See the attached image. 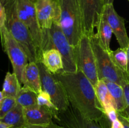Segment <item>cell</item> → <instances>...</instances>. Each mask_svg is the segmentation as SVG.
Instances as JSON below:
<instances>
[{"label":"cell","instance_id":"obj_31","mask_svg":"<svg viewBox=\"0 0 129 128\" xmlns=\"http://www.w3.org/2000/svg\"><path fill=\"white\" fill-rule=\"evenodd\" d=\"M127 58H128V65H127V74L129 75V44L127 48Z\"/></svg>","mask_w":129,"mask_h":128},{"label":"cell","instance_id":"obj_10","mask_svg":"<svg viewBox=\"0 0 129 128\" xmlns=\"http://www.w3.org/2000/svg\"><path fill=\"white\" fill-rule=\"evenodd\" d=\"M34 4L40 27L44 31H49L54 23H60L59 0H36Z\"/></svg>","mask_w":129,"mask_h":128},{"label":"cell","instance_id":"obj_13","mask_svg":"<svg viewBox=\"0 0 129 128\" xmlns=\"http://www.w3.org/2000/svg\"><path fill=\"white\" fill-rule=\"evenodd\" d=\"M26 125H44L52 122V114L45 107L35 105L23 108Z\"/></svg>","mask_w":129,"mask_h":128},{"label":"cell","instance_id":"obj_20","mask_svg":"<svg viewBox=\"0 0 129 128\" xmlns=\"http://www.w3.org/2000/svg\"><path fill=\"white\" fill-rule=\"evenodd\" d=\"M95 92L98 100L103 110L110 107H113L116 109L115 104L111 96L108 87L103 80H99L95 86Z\"/></svg>","mask_w":129,"mask_h":128},{"label":"cell","instance_id":"obj_16","mask_svg":"<svg viewBox=\"0 0 129 128\" xmlns=\"http://www.w3.org/2000/svg\"><path fill=\"white\" fill-rule=\"evenodd\" d=\"M96 30L97 33L96 35L99 39L101 45L107 51H110L112 50L110 49V45L113 31L103 11H102L100 21L96 27Z\"/></svg>","mask_w":129,"mask_h":128},{"label":"cell","instance_id":"obj_5","mask_svg":"<svg viewBox=\"0 0 129 128\" xmlns=\"http://www.w3.org/2000/svg\"><path fill=\"white\" fill-rule=\"evenodd\" d=\"M1 45L6 53L15 74L21 85L25 83V72L29 61L21 46L8 30L6 26L0 30Z\"/></svg>","mask_w":129,"mask_h":128},{"label":"cell","instance_id":"obj_36","mask_svg":"<svg viewBox=\"0 0 129 128\" xmlns=\"http://www.w3.org/2000/svg\"><path fill=\"white\" fill-rule=\"evenodd\" d=\"M128 1H129V0H128Z\"/></svg>","mask_w":129,"mask_h":128},{"label":"cell","instance_id":"obj_14","mask_svg":"<svg viewBox=\"0 0 129 128\" xmlns=\"http://www.w3.org/2000/svg\"><path fill=\"white\" fill-rule=\"evenodd\" d=\"M40 62L48 71L54 75L64 72L62 58L57 49L51 48L43 51Z\"/></svg>","mask_w":129,"mask_h":128},{"label":"cell","instance_id":"obj_32","mask_svg":"<svg viewBox=\"0 0 129 128\" xmlns=\"http://www.w3.org/2000/svg\"><path fill=\"white\" fill-rule=\"evenodd\" d=\"M0 128H10V127L5 123L0 121Z\"/></svg>","mask_w":129,"mask_h":128},{"label":"cell","instance_id":"obj_19","mask_svg":"<svg viewBox=\"0 0 129 128\" xmlns=\"http://www.w3.org/2000/svg\"><path fill=\"white\" fill-rule=\"evenodd\" d=\"M21 87V84L16 74L8 72L3 85L2 92L4 97L16 98Z\"/></svg>","mask_w":129,"mask_h":128},{"label":"cell","instance_id":"obj_3","mask_svg":"<svg viewBox=\"0 0 129 128\" xmlns=\"http://www.w3.org/2000/svg\"><path fill=\"white\" fill-rule=\"evenodd\" d=\"M60 26L71 45L76 48L84 35L83 17L78 0H59Z\"/></svg>","mask_w":129,"mask_h":128},{"label":"cell","instance_id":"obj_34","mask_svg":"<svg viewBox=\"0 0 129 128\" xmlns=\"http://www.w3.org/2000/svg\"><path fill=\"white\" fill-rule=\"evenodd\" d=\"M125 117V116H124ZM125 117L126 118V119H127V120H128V123H129V117Z\"/></svg>","mask_w":129,"mask_h":128},{"label":"cell","instance_id":"obj_29","mask_svg":"<svg viewBox=\"0 0 129 128\" xmlns=\"http://www.w3.org/2000/svg\"><path fill=\"white\" fill-rule=\"evenodd\" d=\"M118 118H119L120 120L122 122L123 124V126H124V128H129V123L128 122V120H127L125 117L123 115H121L118 112Z\"/></svg>","mask_w":129,"mask_h":128},{"label":"cell","instance_id":"obj_6","mask_svg":"<svg viewBox=\"0 0 129 128\" xmlns=\"http://www.w3.org/2000/svg\"><path fill=\"white\" fill-rule=\"evenodd\" d=\"M54 48L60 52L62 58L64 72L75 73L78 71L77 65V48L71 45L60 26V23H54L49 30Z\"/></svg>","mask_w":129,"mask_h":128},{"label":"cell","instance_id":"obj_15","mask_svg":"<svg viewBox=\"0 0 129 128\" xmlns=\"http://www.w3.org/2000/svg\"><path fill=\"white\" fill-rule=\"evenodd\" d=\"M25 79L23 86L30 88L37 94L42 90L40 70L37 63L28 62L25 69Z\"/></svg>","mask_w":129,"mask_h":128},{"label":"cell","instance_id":"obj_11","mask_svg":"<svg viewBox=\"0 0 129 128\" xmlns=\"http://www.w3.org/2000/svg\"><path fill=\"white\" fill-rule=\"evenodd\" d=\"M83 17L84 34L91 37L94 34L103 9L102 0H78Z\"/></svg>","mask_w":129,"mask_h":128},{"label":"cell","instance_id":"obj_22","mask_svg":"<svg viewBox=\"0 0 129 128\" xmlns=\"http://www.w3.org/2000/svg\"><path fill=\"white\" fill-rule=\"evenodd\" d=\"M37 103L39 105L45 107L48 110H50L51 114H52L53 118H54L55 119H56L59 110L55 106L52 100L51 97L47 92L42 90L41 91L38 93Z\"/></svg>","mask_w":129,"mask_h":128},{"label":"cell","instance_id":"obj_30","mask_svg":"<svg viewBox=\"0 0 129 128\" xmlns=\"http://www.w3.org/2000/svg\"><path fill=\"white\" fill-rule=\"evenodd\" d=\"M114 0H102L103 5H108V4H113Z\"/></svg>","mask_w":129,"mask_h":128},{"label":"cell","instance_id":"obj_28","mask_svg":"<svg viewBox=\"0 0 129 128\" xmlns=\"http://www.w3.org/2000/svg\"><path fill=\"white\" fill-rule=\"evenodd\" d=\"M110 128H124V126L122 122L118 117V119L110 123Z\"/></svg>","mask_w":129,"mask_h":128},{"label":"cell","instance_id":"obj_7","mask_svg":"<svg viewBox=\"0 0 129 128\" xmlns=\"http://www.w3.org/2000/svg\"><path fill=\"white\" fill-rule=\"evenodd\" d=\"M76 48L78 71L83 72L95 87L99 81V78L90 38L84 34L81 38Z\"/></svg>","mask_w":129,"mask_h":128},{"label":"cell","instance_id":"obj_35","mask_svg":"<svg viewBox=\"0 0 129 128\" xmlns=\"http://www.w3.org/2000/svg\"><path fill=\"white\" fill-rule=\"evenodd\" d=\"M30 1H31V2H33V3H35V1H36V0H30Z\"/></svg>","mask_w":129,"mask_h":128},{"label":"cell","instance_id":"obj_25","mask_svg":"<svg viewBox=\"0 0 129 128\" xmlns=\"http://www.w3.org/2000/svg\"><path fill=\"white\" fill-rule=\"evenodd\" d=\"M123 90H124L127 107H126L125 109V110L123 112L119 113V114L123 115V116L126 117H129V82H126L123 85Z\"/></svg>","mask_w":129,"mask_h":128},{"label":"cell","instance_id":"obj_8","mask_svg":"<svg viewBox=\"0 0 129 128\" xmlns=\"http://www.w3.org/2000/svg\"><path fill=\"white\" fill-rule=\"evenodd\" d=\"M40 70L42 90L49 94L59 111L66 110L70 105L62 84L54 74L48 71L41 62H37Z\"/></svg>","mask_w":129,"mask_h":128},{"label":"cell","instance_id":"obj_26","mask_svg":"<svg viewBox=\"0 0 129 128\" xmlns=\"http://www.w3.org/2000/svg\"><path fill=\"white\" fill-rule=\"evenodd\" d=\"M22 128H64V127L61 126L60 125L55 124V123L52 122L48 124H44V125H25V126L23 127Z\"/></svg>","mask_w":129,"mask_h":128},{"label":"cell","instance_id":"obj_33","mask_svg":"<svg viewBox=\"0 0 129 128\" xmlns=\"http://www.w3.org/2000/svg\"><path fill=\"white\" fill-rule=\"evenodd\" d=\"M3 99H4V95H3V92L0 91V103L2 102V100H3Z\"/></svg>","mask_w":129,"mask_h":128},{"label":"cell","instance_id":"obj_4","mask_svg":"<svg viewBox=\"0 0 129 128\" xmlns=\"http://www.w3.org/2000/svg\"><path fill=\"white\" fill-rule=\"evenodd\" d=\"M90 38L91 44L95 56L99 80H107L123 85L129 82V75L123 72L113 61L108 51L101 45L96 33Z\"/></svg>","mask_w":129,"mask_h":128},{"label":"cell","instance_id":"obj_2","mask_svg":"<svg viewBox=\"0 0 129 128\" xmlns=\"http://www.w3.org/2000/svg\"><path fill=\"white\" fill-rule=\"evenodd\" d=\"M17 10L19 19L27 27L40 58L43 51L54 48L49 30L44 31L40 27L35 4L30 0H18Z\"/></svg>","mask_w":129,"mask_h":128},{"label":"cell","instance_id":"obj_21","mask_svg":"<svg viewBox=\"0 0 129 128\" xmlns=\"http://www.w3.org/2000/svg\"><path fill=\"white\" fill-rule=\"evenodd\" d=\"M16 100L17 104L23 108L37 105V93L28 87L23 86L16 97Z\"/></svg>","mask_w":129,"mask_h":128},{"label":"cell","instance_id":"obj_18","mask_svg":"<svg viewBox=\"0 0 129 128\" xmlns=\"http://www.w3.org/2000/svg\"><path fill=\"white\" fill-rule=\"evenodd\" d=\"M103 80L108 87L111 96L113 98V100L115 104L117 111L118 113L123 112L127 107L123 87L117 83L113 82L109 80Z\"/></svg>","mask_w":129,"mask_h":128},{"label":"cell","instance_id":"obj_23","mask_svg":"<svg viewBox=\"0 0 129 128\" xmlns=\"http://www.w3.org/2000/svg\"><path fill=\"white\" fill-rule=\"evenodd\" d=\"M110 55L116 65L123 72L127 74L128 58H127V49L120 47L114 51L111 50Z\"/></svg>","mask_w":129,"mask_h":128},{"label":"cell","instance_id":"obj_24","mask_svg":"<svg viewBox=\"0 0 129 128\" xmlns=\"http://www.w3.org/2000/svg\"><path fill=\"white\" fill-rule=\"evenodd\" d=\"M17 105L16 98L4 97L0 103V119L5 116L8 112Z\"/></svg>","mask_w":129,"mask_h":128},{"label":"cell","instance_id":"obj_17","mask_svg":"<svg viewBox=\"0 0 129 128\" xmlns=\"http://www.w3.org/2000/svg\"><path fill=\"white\" fill-rule=\"evenodd\" d=\"M0 121L7 124L10 128H22L26 125L23 107L17 104L13 109L0 119Z\"/></svg>","mask_w":129,"mask_h":128},{"label":"cell","instance_id":"obj_9","mask_svg":"<svg viewBox=\"0 0 129 128\" xmlns=\"http://www.w3.org/2000/svg\"><path fill=\"white\" fill-rule=\"evenodd\" d=\"M55 120L64 128H110V124L105 115L100 121L87 119L71 105L63 111H59Z\"/></svg>","mask_w":129,"mask_h":128},{"label":"cell","instance_id":"obj_12","mask_svg":"<svg viewBox=\"0 0 129 128\" xmlns=\"http://www.w3.org/2000/svg\"><path fill=\"white\" fill-rule=\"evenodd\" d=\"M103 11L107 17L120 47L127 49L129 44V38L126 31L124 18L117 13L113 4L104 5Z\"/></svg>","mask_w":129,"mask_h":128},{"label":"cell","instance_id":"obj_27","mask_svg":"<svg viewBox=\"0 0 129 128\" xmlns=\"http://www.w3.org/2000/svg\"><path fill=\"white\" fill-rule=\"evenodd\" d=\"M6 15V11L3 5L0 3V30L5 26Z\"/></svg>","mask_w":129,"mask_h":128},{"label":"cell","instance_id":"obj_1","mask_svg":"<svg viewBox=\"0 0 129 128\" xmlns=\"http://www.w3.org/2000/svg\"><path fill=\"white\" fill-rule=\"evenodd\" d=\"M62 84L71 105L84 117L100 121L105 117L95 88L81 71L55 74Z\"/></svg>","mask_w":129,"mask_h":128}]
</instances>
